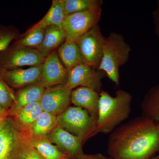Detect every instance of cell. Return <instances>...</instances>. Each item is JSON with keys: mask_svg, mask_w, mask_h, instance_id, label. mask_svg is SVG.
I'll return each mask as SVG.
<instances>
[{"mask_svg": "<svg viewBox=\"0 0 159 159\" xmlns=\"http://www.w3.org/2000/svg\"><path fill=\"white\" fill-rule=\"evenodd\" d=\"M159 151V122L145 116L121 124L110 134L107 153L112 159H150Z\"/></svg>", "mask_w": 159, "mask_h": 159, "instance_id": "1", "label": "cell"}, {"mask_svg": "<svg viewBox=\"0 0 159 159\" xmlns=\"http://www.w3.org/2000/svg\"><path fill=\"white\" fill-rule=\"evenodd\" d=\"M99 95L97 133L111 134L129 117L132 96L121 89L116 91L114 97L103 89Z\"/></svg>", "mask_w": 159, "mask_h": 159, "instance_id": "2", "label": "cell"}, {"mask_svg": "<svg viewBox=\"0 0 159 159\" xmlns=\"http://www.w3.org/2000/svg\"><path fill=\"white\" fill-rule=\"evenodd\" d=\"M131 51L130 46L121 34L112 32L105 38L102 60L98 69L103 71L116 86L120 84L119 68L128 61Z\"/></svg>", "mask_w": 159, "mask_h": 159, "instance_id": "3", "label": "cell"}, {"mask_svg": "<svg viewBox=\"0 0 159 159\" xmlns=\"http://www.w3.org/2000/svg\"><path fill=\"white\" fill-rule=\"evenodd\" d=\"M97 120L86 110L75 106L69 107L57 116L59 126L84 139L97 133Z\"/></svg>", "mask_w": 159, "mask_h": 159, "instance_id": "4", "label": "cell"}, {"mask_svg": "<svg viewBox=\"0 0 159 159\" xmlns=\"http://www.w3.org/2000/svg\"><path fill=\"white\" fill-rule=\"evenodd\" d=\"M46 57L37 49L13 44L0 52V70H13L24 66H40Z\"/></svg>", "mask_w": 159, "mask_h": 159, "instance_id": "5", "label": "cell"}, {"mask_svg": "<svg viewBox=\"0 0 159 159\" xmlns=\"http://www.w3.org/2000/svg\"><path fill=\"white\" fill-rule=\"evenodd\" d=\"M102 9L77 12L66 16L62 27L65 32L66 40L75 42L98 25L101 18Z\"/></svg>", "mask_w": 159, "mask_h": 159, "instance_id": "6", "label": "cell"}, {"mask_svg": "<svg viewBox=\"0 0 159 159\" xmlns=\"http://www.w3.org/2000/svg\"><path fill=\"white\" fill-rule=\"evenodd\" d=\"M105 38L97 25L76 41L84 64L98 69L102 60Z\"/></svg>", "mask_w": 159, "mask_h": 159, "instance_id": "7", "label": "cell"}, {"mask_svg": "<svg viewBox=\"0 0 159 159\" xmlns=\"http://www.w3.org/2000/svg\"><path fill=\"white\" fill-rule=\"evenodd\" d=\"M106 76L103 71L83 63L69 71L66 85L71 90L79 87H84L99 93L102 90V80Z\"/></svg>", "mask_w": 159, "mask_h": 159, "instance_id": "8", "label": "cell"}, {"mask_svg": "<svg viewBox=\"0 0 159 159\" xmlns=\"http://www.w3.org/2000/svg\"><path fill=\"white\" fill-rule=\"evenodd\" d=\"M71 93L66 84L47 88L40 101L43 111L56 115L61 113L69 107Z\"/></svg>", "mask_w": 159, "mask_h": 159, "instance_id": "9", "label": "cell"}, {"mask_svg": "<svg viewBox=\"0 0 159 159\" xmlns=\"http://www.w3.org/2000/svg\"><path fill=\"white\" fill-rule=\"evenodd\" d=\"M69 70L63 65L55 51L46 57L42 66L41 81L46 88L60 84H66Z\"/></svg>", "mask_w": 159, "mask_h": 159, "instance_id": "10", "label": "cell"}, {"mask_svg": "<svg viewBox=\"0 0 159 159\" xmlns=\"http://www.w3.org/2000/svg\"><path fill=\"white\" fill-rule=\"evenodd\" d=\"M51 142L55 143L63 151L67 157L77 159L84 154L82 150L84 138L74 135L60 126L54 128L49 135Z\"/></svg>", "mask_w": 159, "mask_h": 159, "instance_id": "11", "label": "cell"}, {"mask_svg": "<svg viewBox=\"0 0 159 159\" xmlns=\"http://www.w3.org/2000/svg\"><path fill=\"white\" fill-rule=\"evenodd\" d=\"M42 66L27 69L0 70V77L6 83L15 88L27 86L40 81Z\"/></svg>", "mask_w": 159, "mask_h": 159, "instance_id": "12", "label": "cell"}, {"mask_svg": "<svg viewBox=\"0 0 159 159\" xmlns=\"http://www.w3.org/2000/svg\"><path fill=\"white\" fill-rule=\"evenodd\" d=\"M99 95L93 89L79 87L72 91L71 102L75 106L86 110L91 116L98 118Z\"/></svg>", "mask_w": 159, "mask_h": 159, "instance_id": "13", "label": "cell"}, {"mask_svg": "<svg viewBox=\"0 0 159 159\" xmlns=\"http://www.w3.org/2000/svg\"><path fill=\"white\" fill-rule=\"evenodd\" d=\"M17 134L11 120L0 119V159H13Z\"/></svg>", "mask_w": 159, "mask_h": 159, "instance_id": "14", "label": "cell"}, {"mask_svg": "<svg viewBox=\"0 0 159 159\" xmlns=\"http://www.w3.org/2000/svg\"><path fill=\"white\" fill-rule=\"evenodd\" d=\"M66 38V33L62 27L48 26L46 28L42 43L37 50L47 57L54 49L62 44Z\"/></svg>", "mask_w": 159, "mask_h": 159, "instance_id": "15", "label": "cell"}, {"mask_svg": "<svg viewBox=\"0 0 159 159\" xmlns=\"http://www.w3.org/2000/svg\"><path fill=\"white\" fill-rule=\"evenodd\" d=\"M46 89L40 80L22 89L15 97L16 107L19 109L25 106L40 102Z\"/></svg>", "mask_w": 159, "mask_h": 159, "instance_id": "16", "label": "cell"}, {"mask_svg": "<svg viewBox=\"0 0 159 159\" xmlns=\"http://www.w3.org/2000/svg\"><path fill=\"white\" fill-rule=\"evenodd\" d=\"M58 55L63 65L69 71L84 63L80 50L75 42L66 40L60 46Z\"/></svg>", "mask_w": 159, "mask_h": 159, "instance_id": "17", "label": "cell"}, {"mask_svg": "<svg viewBox=\"0 0 159 159\" xmlns=\"http://www.w3.org/2000/svg\"><path fill=\"white\" fill-rule=\"evenodd\" d=\"M65 17L61 0H54L49 11L42 19L28 31L38 29H46L48 26L56 25L62 27Z\"/></svg>", "mask_w": 159, "mask_h": 159, "instance_id": "18", "label": "cell"}, {"mask_svg": "<svg viewBox=\"0 0 159 159\" xmlns=\"http://www.w3.org/2000/svg\"><path fill=\"white\" fill-rule=\"evenodd\" d=\"M142 115L159 122V84L147 92L141 103Z\"/></svg>", "mask_w": 159, "mask_h": 159, "instance_id": "19", "label": "cell"}, {"mask_svg": "<svg viewBox=\"0 0 159 159\" xmlns=\"http://www.w3.org/2000/svg\"><path fill=\"white\" fill-rule=\"evenodd\" d=\"M65 16L89 10L101 9L100 0H61Z\"/></svg>", "mask_w": 159, "mask_h": 159, "instance_id": "20", "label": "cell"}, {"mask_svg": "<svg viewBox=\"0 0 159 159\" xmlns=\"http://www.w3.org/2000/svg\"><path fill=\"white\" fill-rule=\"evenodd\" d=\"M57 123L56 115L44 111L32 125V133L36 136H42L51 132Z\"/></svg>", "mask_w": 159, "mask_h": 159, "instance_id": "21", "label": "cell"}, {"mask_svg": "<svg viewBox=\"0 0 159 159\" xmlns=\"http://www.w3.org/2000/svg\"><path fill=\"white\" fill-rule=\"evenodd\" d=\"M31 145L44 159H63L67 157L62 151L46 139L34 140L31 142Z\"/></svg>", "mask_w": 159, "mask_h": 159, "instance_id": "22", "label": "cell"}, {"mask_svg": "<svg viewBox=\"0 0 159 159\" xmlns=\"http://www.w3.org/2000/svg\"><path fill=\"white\" fill-rule=\"evenodd\" d=\"M43 111L40 102L31 103L19 109L18 119L24 125H33Z\"/></svg>", "mask_w": 159, "mask_h": 159, "instance_id": "23", "label": "cell"}, {"mask_svg": "<svg viewBox=\"0 0 159 159\" xmlns=\"http://www.w3.org/2000/svg\"><path fill=\"white\" fill-rule=\"evenodd\" d=\"M46 29H38L27 31L25 36L14 44L26 48L37 49L42 43Z\"/></svg>", "mask_w": 159, "mask_h": 159, "instance_id": "24", "label": "cell"}, {"mask_svg": "<svg viewBox=\"0 0 159 159\" xmlns=\"http://www.w3.org/2000/svg\"><path fill=\"white\" fill-rule=\"evenodd\" d=\"M17 35V30L12 27L0 25V52L7 49Z\"/></svg>", "mask_w": 159, "mask_h": 159, "instance_id": "25", "label": "cell"}, {"mask_svg": "<svg viewBox=\"0 0 159 159\" xmlns=\"http://www.w3.org/2000/svg\"><path fill=\"white\" fill-rule=\"evenodd\" d=\"M15 97L6 83L0 77V105L6 109L13 103Z\"/></svg>", "mask_w": 159, "mask_h": 159, "instance_id": "26", "label": "cell"}, {"mask_svg": "<svg viewBox=\"0 0 159 159\" xmlns=\"http://www.w3.org/2000/svg\"><path fill=\"white\" fill-rule=\"evenodd\" d=\"M19 156L20 159H44L33 147L20 152Z\"/></svg>", "mask_w": 159, "mask_h": 159, "instance_id": "27", "label": "cell"}, {"mask_svg": "<svg viewBox=\"0 0 159 159\" xmlns=\"http://www.w3.org/2000/svg\"><path fill=\"white\" fill-rule=\"evenodd\" d=\"M157 3V7L153 12V16L155 25L156 33L159 38V1Z\"/></svg>", "mask_w": 159, "mask_h": 159, "instance_id": "28", "label": "cell"}, {"mask_svg": "<svg viewBox=\"0 0 159 159\" xmlns=\"http://www.w3.org/2000/svg\"><path fill=\"white\" fill-rule=\"evenodd\" d=\"M93 159H112L110 157L104 156L101 153L96 154H94Z\"/></svg>", "mask_w": 159, "mask_h": 159, "instance_id": "29", "label": "cell"}, {"mask_svg": "<svg viewBox=\"0 0 159 159\" xmlns=\"http://www.w3.org/2000/svg\"><path fill=\"white\" fill-rule=\"evenodd\" d=\"M94 154L92 155H86L83 154L81 156L79 157L77 159H93V158ZM63 159H70L66 157L64 158Z\"/></svg>", "mask_w": 159, "mask_h": 159, "instance_id": "30", "label": "cell"}, {"mask_svg": "<svg viewBox=\"0 0 159 159\" xmlns=\"http://www.w3.org/2000/svg\"><path fill=\"white\" fill-rule=\"evenodd\" d=\"M6 113V109L3 108L0 105V119L4 118Z\"/></svg>", "mask_w": 159, "mask_h": 159, "instance_id": "31", "label": "cell"}, {"mask_svg": "<svg viewBox=\"0 0 159 159\" xmlns=\"http://www.w3.org/2000/svg\"><path fill=\"white\" fill-rule=\"evenodd\" d=\"M150 159H159V157L156 156L153 157H152Z\"/></svg>", "mask_w": 159, "mask_h": 159, "instance_id": "32", "label": "cell"}, {"mask_svg": "<svg viewBox=\"0 0 159 159\" xmlns=\"http://www.w3.org/2000/svg\"><path fill=\"white\" fill-rule=\"evenodd\" d=\"M157 156L159 157V151L158 152V154Z\"/></svg>", "mask_w": 159, "mask_h": 159, "instance_id": "33", "label": "cell"}]
</instances>
